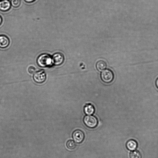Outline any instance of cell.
Segmentation results:
<instances>
[{
	"label": "cell",
	"instance_id": "cell-1",
	"mask_svg": "<svg viewBox=\"0 0 158 158\" xmlns=\"http://www.w3.org/2000/svg\"><path fill=\"white\" fill-rule=\"evenodd\" d=\"M52 58L49 54L44 53L40 55L38 57L37 62L38 64L42 67H48L52 64Z\"/></svg>",
	"mask_w": 158,
	"mask_h": 158
},
{
	"label": "cell",
	"instance_id": "cell-2",
	"mask_svg": "<svg viewBox=\"0 0 158 158\" xmlns=\"http://www.w3.org/2000/svg\"><path fill=\"white\" fill-rule=\"evenodd\" d=\"M100 78L103 82L106 83H110L114 79V73L110 69H105L101 73Z\"/></svg>",
	"mask_w": 158,
	"mask_h": 158
},
{
	"label": "cell",
	"instance_id": "cell-3",
	"mask_svg": "<svg viewBox=\"0 0 158 158\" xmlns=\"http://www.w3.org/2000/svg\"><path fill=\"white\" fill-rule=\"evenodd\" d=\"M83 122L85 126L90 128L96 127L98 124L97 118L92 115L85 116L83 118Z\"/></svg>",
	"mask_w": 158,
	"mask_h": 158
},
{
	"label": "cell",
	"instance_id": "cell-4",
	"mask_svg": "<svg viewBox=\"0 0 158 158\" xmlns=\"http://www.w3.org/2000/svg\"><path fill=\"white\" fill-rule=\"evenodd\" d=\"M72 136L74 141L77 143H80L85 138L84 133L81 130L77 129L73 133Z\"/></svg>",
	"mask_w": 158,
	"mask_h": 158
},
{
	"label": "cell",
	"instance_id": "cell-5",
	"mask_svg": "<svg viewBox=\"0 0 158 158\" xmlns=\"http://www.w3.org/2000/svg\"><path fill=\"white\" fill-rule=\"evenodd\" d=\"M46 78V74L43 70H41L35 72L33 76L34 81L38 83L44 82Z\"/></svg>",
	"mask_w": 158,
	"mask_h": 158
},
{
	"label": "cell",
	"instance_id": "cell-6",
	"mask_svg": "<svg viewBox=\"0 0 158 158\" xmlns=\"http://www.w3.org/2000/svg\"><path fill=\"white\" fill-rule=\"evenodd\" d=\"M52 60L53 64L55 65H59L64 62V56L62 53L60 52H57L53 55Z\"/></svg>",
	"mask_w": 158,
	"mask_h": 158
},
{
	"label": "cell",
	"instance_id": "cell-7",
	"mask_svg": "<svg viewBox=\"0 0 158 158\" xmlns=\"http://www.w3.org/2000/svg\"><path fill=\"white\" fill-rule=\"evenodd\" d=\"M126 146L128 150L133 151L135 150L137 147L138 143L135 140L130 139L127 141Z\"/></svg>",
	"mask_w": 158,
	"mask_h": 158
},
{
	"label": "cell",
	"instance_id": "cell-8",
	"mask_svg": "<svg viewBox=\"0 0 158 158\" xmlns=\"http://www.w3.org/2000/svg\"><path fill=\"white\" fill-rule=\"evenodd\" d=\"M10 2L8 0H2L0 1V10L3 11L8 10L10 8Z\"/></svg>",
	"mask_w": 158,
	"mask_h": 158
},
{
	"label": "cell",
	"instance_id": "cell-9",
	"mask_svg": "<svg viewBox=\"0 0 158 158\" xmlns=\"http://www.w3.org/2000/svg\"><path fill=\"white\" fill-rule=\"evenodd\" d=\"M85 113L87 115H91L95 112V108L94 106L91 103L85 105L84 108Z\"/></svg>",
	"mask_w": 158,
	"mask_h": 158
},
{
	"label": "cell",
	"instance_id": "cell-10",
	"mask_svg": "<svg viewBox=\"0 0 158 158\" xmlns=\"http://www.w3.org/2000/svg\"><path fill=\"white\" fill-rule=\"evenodd\" d=\"M10 43L8 38L5 35H0V48H4L7 47Z\"/></svg>",
	"mask_w": 158,
	"mask_h": 158
},
{
	"label": "cell",
	"instance_id": "cell-11",
	"mask_svg": "<svg viewBox=\"0 0 158 158\" xmlns=\"http://www.w3.org/2000/svg\"><path fill=\"white\" fill-rule=\"evenodd\" d=\"M96 66L97 70L102 71L106 69V64L104 61L100 60L97 62Z\"/></svg>",
	"mask_w": 158,
	"mask_h": 158
},
{
	"label": "cell",
	"instance_id": "cell-12",
	"mask_svg": "<svg viewBox=\"0 0 158 158\" xmlns=\"http://www.w3.org/2000/svg\"><path fill=\"white\" fill-rule=\"evenodd\" d=\"M129 156L130 158H142L141 153L137 150H134L131 152Z\"/></svg>",
	"mask_w": 158,
	"mask_h": 158
},
{
	"label": "cell",
	"instance_id": "cell-13",
	"mask_svg": "<svg viewBox=\"0 0 158 158\" xmlns=\"http://www.w3.org/2000/svg\"><path fill=\"white\" fill-rule=\"evenodd\" d=\"M66 146L69 149L73 150L75 148L76 144L72 140H69L66 143Z\"/></svg>",
	"mask_w": 158,
	"mask_h": 158
},
{
	"label": "cell",
	"instance_id": "cell-14",
	"mask_svg": "<svg viewBox=\"0 0 158 158\" xmlns=\"http://www.w3.org/2000/svg\"><path fill=\"white\" fill-rule=\"evenodd\" d=\"M10 4L11 5L15 7H19L21 3L20 0H11Z\"/></svg>",
	"mask_w": 158,
	"mask_h": 158
},
{
	"label": "cell",
	"instance_id": "cell-15",
	"mask_svg": "<svg viewBox=\"0 0 158 158\" xmlns=\"http://www.w3.org/2000/svg\"><path fill=\"white\" fill-rule=\"evenodd\" d=\"M28 71L30 74H32L35 72L36 69L33 66H30L28 68Z\"/></svg>",
	"mask_w": 158,
	"mask_h": 158
},
{
	"label": "cell",
	"instance_id": "cell-16",
	"mask_svg": "<svg viewBox=\"0 0 158 158\" xmlns=\"http://www.w3.org/2000/svg\"><path fill=\"white\" fill-rule=\"evenodd\" d=\"M26 2L28 3H31L32 2L35 0H24Z\"/></svg>",
	"mask_w": 158,
	"mask_h": 158
},
{
	"label": "cell",
	"instance_id": "cell-17",
	"mask_svg": "<svg viewBox=\"0 0 158 158\" xmlns=\"http://www.w3.org/2000/svg\"><path fill=\"white\" fill-rule=\"evenodd\" d=\"M155 85L156 87V88H158V78H157L156 79V81H155Z\"/></svg>",
	"mask_w": 158,
	"mask_h": 158
},
{
	"label": "cell",
	"instance_id": "cell-18",
	"mask_svg": "<svg viewBox=\"0 0 158 158\" xmlns=\"http://www.w3.org/2000/svg\"><path fill=\"white\" fill-rule=\"evenodd\" d=\"M2 22V17L0 16V25L1 24Z\"/></svg>",
	"mask_w": 158,
	"mask_h": 158
},
{
	"label": "cell",
	"instance_id": "cell-19",
	"mask_svg": "<svg viewBox=\"0 0 158 158\" xmlns=\"http://www.w3.org/2000/svg\"><path fill=\"white\" fill-rule=\"evenodd\" d=\"M1 0H0V1H1Z\"/></svg>",
	"mask_w": 158,
	"mask_h": 158
}]
</instances>
